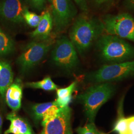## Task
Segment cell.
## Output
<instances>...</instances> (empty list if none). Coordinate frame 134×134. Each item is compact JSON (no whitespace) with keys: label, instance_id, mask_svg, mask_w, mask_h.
<instances>
[{"label":"cell","instance_id":"cell-1","mask_svg":"<svg viewBox=\"0 0 134 134\" xmlns=\"http://www.w3.org/2000/svg\"><path fill=\"white\" fill-rule=\"evenodd\" d=\"M103 30L102 21L82 14L72 24L69 32V39L77 52L81 55L86 53L97 41Z\"/></svg>","mask_w":134,"mask_h":134},{"label":"cell","instance_id":"cell-2","mask_svg":"<svg viewBox=\"0 0 134 134\" xmlns=\"http://www.w3.org/2000/svg\"><path fill=\"white\" fill-rule=\"evenodd\" d=\"M96 46L102 59L111 64L134 59V47L115 35H101L97 40Z\"/></svg>","mask_w":134,"mask_h":134},{"label":"cell","instance_id":"cell-3","mask_svg":"<svg viewBox=\"0 0 134 134\" xmlns=\"http://www.w3.org/2000/svg\"><path fill=\"white\" fill-rule=\"evenodd\" d=\"M99 83L90 87L77 96V99L83 106L89 123H94L98 111L113 96L116 91L115 85L111 82Z\"/></svg>","mask_w":134,"mask_h":134},{"label":"cell","instance_id":"cell-4","mask_svg":"<svg viewBox=\"0 0 134 134\" xmlns=\"http://www.w3.org/2000/svg\"><path fill=\"white\" fill-rule=\"evenodd\" d=\"M134 77V60L106 65L87 77L95 83L111 82Z\"/></svg>","mask_w":134,"mask_h":134},{"label":"cell","instance_id":"cell-5","mask_svg":"<svg viewBox=\"0 0 134 134\" xmlns=\"http://www.w3.org/2000/svg\"><path fill=\"white\" fill-rule=\"evenodd\" d=\"M53 41H37L26 45L16 62L23 73L29 72L40 62L53 47Z\"/></svg>","mask_w":134,"mask_h":134},{"label":"cell","instance_id":"cell-6","mask_svg":"<svg viewBox=\"0 0 134 134\" xmlns=\"http://www.w3.org/2000/svg\"><path fill=\"white\" fill-rule=\"evenodd\" d=\"M55 65L67 70H72L79 64L77 50L70 39L63 35L56 41L51 52Z\"/></svg>","mask_w":134,"mask_h":134},{"label":"cell","instance_id":"cell-7","mask_svg":"<svg viewBox=\"0 0 134 134\" xmlns=\"http://www.w3.org/2000/svg\"><path fill=\"white\" fill-rule=\"evenodd\" d=\"M102 23L109 34L134 42V18L129 14L106 15Z\"/></svg>","mask_w":134,"mask_h":134},{"label":"cell","instance_id":"cell-8","mask_svg":"<svg viewBox=\"0 0 134 134\" xmlns=\"http://www.w3.org/2000/svg\"><path fill=\"white\" fill-rule=\"evenodd\" d=\"M55 32L60 34L71 24L77 13L71 0H48Z\"/></svg>","mask_w":134,"mask_h":134},{"label":"cell","instance_id":"cell-9","mask_svg":"<svg viewBox=\"0 0 134 134\" xmlns=\"http://www.w3.org/2000/svg\"><path fill=\"white\" fill-rule=\"evenodd\" d=\"M72 110L67 106L62 108L58 115L43 127L40 134H68L72 133L71 118Z\"/></svg>","mask_w":134,"mask_h":134},{"label":"cell","instance_id":"cell-10","mask_svg":"<svg viewBox=\"0 0 134 134\" xmlns=\"http://www.w3.org/2000/svg\"><path fill=\"white\" fill-rule=\"evenodd\" d=\"M23 0H2L0 2V18L14 24L24 21Z\"/></svg>","mask_w":134,"mask_h":134},{"label":"cell","instance_id":"cell-11","mask_svg":"<svg viewBox=\"0 0 134 134\" xmlns=\"http://www.w3.org/2000/svg\"><path fill=\"white\" fill-rule=\"evenodd\" d=\"M53 27V21L49 10H45L36 29L30 34V36L37 40H46L49 38Z\"/></svg>","mask_w":134,"mask_h":134},{"label":"cell","instance_id":"cell-12","mask_svg":"<svg viewBox=\"0 0 134 134\" xmlns=\"http://www.w3.org/2000/svg\"><path fill=\"white\" fill-rule=\"evenodd\" d=\"M22 97V81L19 79H17L7 90L5 94V101L10 108L16 112L21 107Z\"/></svg>","mask_w":134,"mask_h":134},{"label":"cell","instance_id":"cell-13","mask_svg":"<svg viewBox=\"0 0 134 134\" xmlns=\"http://www.w3.org/2000/svg\"><path fill=\"white\" fill-rule=\"evenodd\" d=\"M7 119L10 122V125L4 134H34L29 123L14 112L8 114Z\"/></svg>","mask_w":134,"mask_h":134},{"label":"cell","instance_id":"cell-14","mask_svg":"<svg viewBox=\"0 0 134 134\" xmlns=\"http://www.w3.org/2000/svg\"><path fill=\"white\" fill-rule=\"evenodd\" d=\"M14 74L9 63L0 61V94L5 98L7 90L13 82Z\"/></svg>","mask_w":134,"mask_h":134},{"label":"cell","instance_id":"cell-15","mask_svg":"<svg viewBox=\"0 0 134 134\" xmlns=\"http://www.w3.org/2000/svg\"><path fill=\"white\" fill-rule=\"evenodd\" d=\"M77 86V81H74L66 87L56 90L57 99L55 101L60 108L69 106L72 101V94L75 91Z\"/></svg>","mask_w":134,"mask_h":134},{"label":"cell","instance_id":"cell-16","mask_svg":"<svg viewBox=\"0 0 134 134\" xmlns=\"http://www.w3.org/2000/svg\"><path fill=\"white\" fill-rule=\"evenodd\" d=\"M15 50L14 40L0 29V56H4L13 53Z\"/></svg>","mask_w":134,"mask_h":134},{"label":"cell","instance_id":"cell-17","mask_svg":"<svg viewBox=\"0 0 134 134\" xmlns=\"http://www.w3.org/2000/svg\"><path fill=\"white\" fill-rule=\"evenodd\" d=\"M27 87L41 89L45 91H53L57 90L58 86L50 77H45L42 80L34 82H28L25 83Z\"/></svg>","mask_w":134,"mask_h":134},{"label":"cell","instance_id":"cell-18","mask_svg":"<svg viewBox=\"0 0 134 134\" xmlns=\"http://www.w3.org/2000/svg\"><path fill=\"white\" fill-rule=\"evenodd\" d=\"M123 102H120V105L118 111V117L113 126V132L118 134H126L127 133L128 126L127 118L124 116L123 111Z\"/></svg>","mask_w":134,"mask_h":134},{"label":"cell","instance_id":"cell-19","mask_svg":"<svg viewBox=\"0 0 134 134\" xmlns=\"http://www.w3.org/2000/svg\"><path fill=\"white\" fill-rule=\"evenodd\" d=\"M56 101L55 100L52 102L37 103L34 105L31 108V112L34 119L36 122H38L40 120H42L43 114L46 111L49 107L56 104Z\"/></svg>","mask_w":134,"mask_h":134},{"label":"cell","instance_id":"cell-20","mask_svg":"<svg viewBox=\"0 0 134 134\" xmlns=\"http://www.w3.org/2000/svg\"><path fill=\"white\" fill-rule=\"evenodd\" d=\"M23 18L24 21H25L29 26L32 28H36L41 20V15H39L30 11L28 8L25 6L23 12Z\"/></svg>","mask_w":134,"mask_h":134},{"label":"cell","instance_id":"cell-21","mask_svg":"<svg viewBox=\"0 0 134 134\" xmlns=\"http://www.w3.org/2000/svg\"><path fill=\"white\" fill-rule=\"evenodd\" d=\"M61 108L58 106L57 103L49 107L43 114L41 123L42 126H45L49 122L56 118Z\"/></svg>","mask_w":134,"mask_h":134},{"label":"cell","instance_id":"cell-22","mask_svg":"<svg viewBox=\"0 0 134 134\" xmlns=\"http://www.w3.org/2000/svg\"><path fill=\"white\" fill-rule=\"evenodd\" d=\"M76 131L77 134H107L97 129L94 123H88L83 127H80Z\"/></svg>","mask_w":134,"mask_h":134},{"label":"cell","instance_id":"cell-23","mask_svg":"<svg viewBox=\"0 0 134 134\" xmlns=\"http://www.w3.org/2000/svg\"><path fill=\"white\" fill-rule=\"evenodd\" d=\"M25 2L32 9L40 12L45 8L46 0H25Z\"/></svg>","mask_w":134,"mask_h":134},{"label":"cell","instance_id":"cell-24","mask_svg":"<svg viewBox=\"0 0 134 134\" xmlns=\"http://www.w3.org/2000/svg\"><path fill=\"white\" fill-rule=\"evenodd\" d=\"M79 8L85 13H87L88 8L87 5V0H74Z\"/></svg>","mask_w":134,"mask_h":134},{"label":"cell","instance_id":"cell-25","mask_svg":"<svg viewBox=\"0 0 134 134\" xmlns=\"http://www.w3.org/2000/svg\"><path fill=\"white\" fill-rule=\"evenodd\" d=\"M128 131L127 134H134V116L127 118Z\"/></svg>","mask_w":134,"mask_h":134},{"label":"cell","instance_id":"cell-26","mask_svg":"<svg viewBox=\"0 0 134 134\" xmlns=\"http://www.w3.org/2000/svg\"><path fill=\"white\" fill-rule=\"evenodd\" d=\"M125 6L129 10H134V0H126Z\"/></svg>","mask_w":134,"mask_h":134},{"label":"cell","instance_id":"cell-27","mask_svg":"<svg viewBox=\"0 0 134 134\" xmlns=\"http://www.w3.org/2000/svg\"><path fill=\"white\" fill-rule=\"evenodd\" d=\"M95 1H96V3L98 5H101V4H103L106 2H107L109 0H95Z\"/></svg>","mask_w":134,"mask_h":134},{"label":"cell","instance_id":"cell-28","mask_svg":"<svg viewBox=\"0 0 134 134\" xmlns=\"http://www.w3.org/2000/svg\"><path fill=\"white\" fill-rule=\"evenodd\" d=\"M2 125H3V119L2 115L0 113V134H2Z\"/></svg>","mask_w":134,"mask_h":134},{"label":"cell","instance_id":"cell-29","mask_svg":"<svg viewBox=\"0 0 134 134\" xmlns=\"http://www.w3.org/2000/svg\"><path fill=\"white\" fill-rule=\"evenodd\" d=\"M72 134V133H69V134Z\"/></svg>","mask_w":134,"mask_h":134},{"label":"cell","instance_id":"cell-30","mask_svg":"<svg viewBox=\"0 0 134 134\" xmlns=\"http://www.w3.org/2000/svg\"></svg>","mask_w":134,"mask_h":134}]
</instances>
